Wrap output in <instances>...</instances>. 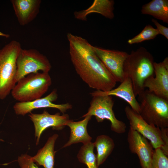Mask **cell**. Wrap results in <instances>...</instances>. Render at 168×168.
<instances>
[{
    "instance_id": "ac0fdd59",
    "label": "cell",
    "mask_w": 168,
    "mask_h": 168,
    "mask_svg": "<svg viewBox=\"0 0 168 168\" xmlns=\"http://www.w3.org/2000/svg\"><path fill=\"white\" fill-rule=\"evenodd\" d=\"M58 137L57 134L50 137L44 147L39 150L35 156L31 157V160L44 168H54L56 152L54 151V147Z\"/></svg>"
},
{
    "instance_id": "d4e9b609",
    "label": "cell",
    "mask_w": 168,
    "mask_h": 168,
    "mask_svg": "<svg viewBox=\"0 0 168 168\" xmlns=\"http://www.w3.org/2000/svg\"><path fill=\"white\" fill-rule=\"evenodd\" d=\"M161 131V138L163 145L160 148L167 156H168V128H160Z\"/></svg>"
},
{
    "instance_id": "d6986e66",
    "label": "cell",
    "mask_w": 168,
    "mask_h": 168,
    "mask_svg": "<svg viewBox=\"0 0 168 168\" xmlns=\"http://www.w3.org/2000/svg\"><path fill=\"white\" fill-rule=\"evenodd\" d=\"M141 12L168 23V0H152L143 5Z\"/></svg>"
},
{
    "instance_id": "44dd1931",
    "label": "cell",
    "mask_w": 168,
    "mask_h": 168,
    "mask_svg": "<svg viewBox=\"0 0 168 168\" xmlns=\"http://www.w3.org/2000/svg\"><path fill=\"white\" fill-rule=\"evenodd\" d=\"M94 147L93 143L91 142L83 144L77 155L79 161L86 164L88 168H99L94 152Z\"/></svg>"
},
{
    "instance_id": "e0dca14e",
    "label": "cell",
    "mask_w": 168,
    "mask_h": 168,
    "mask_svg": "<svg viewBox=\"0 0 168 168\" xmlns=\"http://www.w3.org/2000/svg\"><path fill=\"white\" fill-rule=\"evenodd\" d=\"M114 2L111 0H95L88 8L75 12V18L78 20L86 21L87 16L92 13H97L109 19L114 17L113 12Z\"/></svg>"
},
{
    "instance_id": "2e32d148",
    "label": "cell",
    "mask_w": 168,
    "mask_h": 168,
    "mask_svg": "<svg viewBox=\"0 0 168 168\" xmlns=\"http://www.w3.org/2000/svg\"><path fill=\"white\" fill-rule=\"evenodd\" d=\"M92 116H87L82 120L74 122L69 119L66 124L70 129L69 140L63 147H67L73 144L82 142L83 144L91 142L92 138L89 135L87 126Z\"/></svg>"
},
{
    "instance_id": "f1b7e54d",
    "label": "cell",
    "mask_w": 168,
    "mask_h": 168,
    "mask_svg": "<svg viewBox=\"0 0 168 168\" xmlns=\"http://www.w3.org/2000/svg\"><path fill=\"white\" fill-rule=\"evenodd\" d=\"M1 140H2L0 139V141H1Z\"/></svg>"
},
{
    "instance_id": "6da1fadb",
    "label": "cell",
    "mask_w": 168,
    "mask_h": 168,
    "mask_svg": "<svg viewBox=\"0 0 168 168\" xmlns=\"http://www.w3.org/2000/svg\"><path fill=\"white\" fill-rule=\"evenodd\" d=\"M71 62L77 74L90 87L103 91L113 89L116 82L86 39L67 35Z\"/></svg>"
},
{
    "instance_id": "7402d4cb",
    "label": "cell",
    "mask_w": 168,
    "mask_h": 168,
    "mask_svg": "<svg viewBox=\"0 0 168 168\" xmlns=\"http://www.w3.org/2000/svg\"><path fill=\"white\" fill-rule=\"evenodd\" d=\"M159 33L156 29L148 25L138 34L128 40V43L129 44L141 43L146 40L153 39Z\"/></svg>"
},
{
    "instance_id": "52a82bcc",
    "label": "cell",
    "mask_w": 168,
    "mask_h": 168,
    "mask_svg": "<svg viewBox=\"0 0 168 168\" xmlns=\"http://www.w3.org/2000/svg\"><path fill=\"white\" fill-rule=\"evenodd\" d=\"M16 83L27 75L39 71L49 72L51 68L47 57L35 49L20 50L16 60Z\"/></svg>"
},
{
    "instance_id": "9a60e30c",
    "label": "cell",
    "mask_w": 168,
    "mask_h": 168,
    "mask_svg": "<svg viewBox=\"0 0 168 168\" xmlns=\"http://www.w3.org/2000/svg\"><path fill=\"white\" fill-rule=\"evenodd\" d=\"M15 14L19 24L24 26L31 22L39 13L40 0H11Z\"/></svg>"
},
{
    "instance_id": "4fadbf2b",
    "label": "cell",
    "mask_w": 168,
    "mask_h": 168,
    "mask_svg": "<svg viewBox=\"0 0 168 168\" xmlns=\"http://www.w3.org/2000/svg\"><path fill=\"white\" fill-rule=\"evenodd\" d=\"M154 75L145 81L144 88L157 96L168 100V68L163 62L154 63Z\"/></svg>"
},
{
    "instance_id": "30bf717a",
    "label": "cell",
    "mask_w": 168,
    "mask_h": 168,
    "mask_svg": "<svg viewBox=\"0 0 168 168\" xmlns=\"http://www.w3.org/2000/svg\"><path fill=\"white\" fill-rule=\"evenodd\" d=\"M127 141L131 152L137 155L141 168H150L154 152L151 144L146 138L130 127Z\"/></svg>"
},
{
    "instance_id": "3957f363",
    "label": "cell",
    "mask_w": 168,
    "mask_h": 168,
    "mask_svg": "<svg viewBox=\"0 0 168 168\" xmlns=\"http://www.w3.org/2000/svg\"><path fill=\"white\" fill-rule=\"evenodd\" d=\"M22 49L19 42L12 40L0 49V99H5L16 83V60Z\"/></svg>"
},
{
    "instance_id": "83f0119b",
    "label": "cell",
    "mask_w": 168,
    "mask_h": 168,
    "mask_svg": "<svg viewBox=\"0 0 168 168\" xmlns=\"http://www.w3.org/2000/svg\"><path fill=\"white\" fill-rule=\"evenodd\" d=\"M21 168H26L24 167H21Z\"/></svg>"
},
{
    "instance_id": "cb8c5ba5",
    "label": "cell",
    "mask_w": 168,
    "mask_h": 168,
    "mask_svg": "<svg viewBox=\"0 0 168 168\" xmlns=\"http://www.w3.org/2000/svg\"><path fill=\"white\" fill-rule=\"evenodd\" d=\"M18 161L21 167L26 168H39L31 160V156L27 155H22L18 157Z\"/></svg>"
},
{
    "instance_id": "277c9868",
    "label": "cell",
    "mask_w": 168,
    "mask_h": 168,
    "mask_svg": "<svg viewBox=\"0 0 168 168\" xmlns=\"http://www.w3.org/2000/svg\"><path fill=\"white\" fill-rule=\"evenodd\" d=\"M51 84L49 72L32 73L19 80L11 93L19 102L30 101L41 98Z\"/></svg>"
},
{
    "instance_id": "4316f807",
    "label": "cell",
    "mask_w": 168,
    "mask_h": 168,
    "mask_svg": "<svg viewBox=\"0 0 168 168\" xmlns=\"http://www.w3.org/2000/svg\"><path fill=\"white\" fill-rule=\"evenodd\" d=\"M0 36H2L6 38H8L10 37V35L9 34H5L0 31Z\"/></svg>"
},
{
    "instance_id": "5bb4252c",
    "label": "cell",
    "mask_w": 168,
    "mask_h": 168,
    "mask_svg": "<svg viewBox=\"0 0 168 168\" xmlns=\"http://www.w3.org/2000/svg\"><path fill=\"white\" fill-rule=\"evenodd\" d=\"M91 96H113L123 99L130 105L134 111L139 114L140 106L135 95L130 79L125 77L123 81L117 88L107 91L96 90L90 93Z\"/></svg>"
},
{
    "instance_id": "ffe728a7",
    "label": "cell",
    "mask_w": 168,
    "mask_h": 168,
    "mask_svg": "<svg viewBox=\"0 0 168 168\" xmlns=\"http://www.w3.org/2000/svg\"><path fill=\"white\" fill-rule=\"evenodd\" d=\"M93 144L97 151L96 162L99 167L112 153L114 148L115 144L113 139L109 136L102 135L97 137Z\"/></svg>"
},
{
    "instance_id": "8fae6325",
    "label": "cell",
    "mask_w": 168,
    "mask_h": 168,
    "mask_svg": "<svg viewBox=\"0 0 168 168\" xmlns=\"http://www.w3.org/2000/svg\"><path fill=\"white\" fill-rule=\"evenodd\" d=\"M58 97L57 90H53L46 96L34 100L26 102L16 103L13 109L17 115H24L30 113L33 110L44 108H52L59 110L63 114L66 111L72 108V105L69 103L56 104L53 102L56 101Z\"/></svg>"
},
{
    "instance_id": "8992f818",
    "label": "cell",
    "mask_w": 168,
    "mask_h": 168,
    "mask_svg": "<svg viewBox=\"0 0 168 168\" xmlns=\"http://www.w3.org/2000/svg\"><path fill=\"white\" fill-rule=\"evenodd\" d=\"M114 101L110 96H92L87 112L82 117L87 116H94L98 122L107 119L111 123V130L114 132L121 134L126 131V126L122 121L116 117L113 108Z\"/></svg>"
},
{
    "instance_id": "603a6c76",
    "label": "cell",
    "mask_w": 168,
    "mask_h": 168,
    "mask_svg": "<svg viewBox=\"0 0 168 168\" xmlns=\"http://www.w3.org/2000/svg\"><path fill=\"white\" fill-rule=\"evenodd\" d=\"M150 168H168V158L160 148L154 149Z\"/></svg>"
},
{
    "instance_id": "484cf974",
    "label": "cell",
    "mask_w": 168,
    "mask_h": 168,
    "mask_svg": "<svg viewBox=\"0 0 168 168\" xmlns=\"http://www.w3.org/2000/svg\"><path fill=\"white\" fill-rule=\"evenodd\" d=\"M152 21L156 26L159 34L162 35L168 39V28L160 24L155 19H152Z\"/></svg>"
},
{
    "instance_id": "9c48e42d",
    "label": "cell",
    "mask_w": 168,
    "mask_h": 168,
    "mask_svg": "<svg viewBox=\"0 0 168 168\" xmlns=\"http://www.w3.org/2000/svg\"><path fill=\"white\" fill-rule=\"evenodd\" d=\"M97 56L114 78L121 83L125 78L123 68L129 54L117 50H110L93 46Z\"/></svg>"
},
{
    "instance_id": "ba28073f",
    "label": "cell",
    "mask_w": 168,
    "mask_h": 168,
    "mask_svg": "<svg viewBox=\"0 0 168 168\" xmlns=\"http://www.w3.org/2000/svg\"><path fill=\"white\" fill-rule=\"evenodd\" d=\"M124 112L128 120L130 127L149 140L155 149L161 148L163 145V142L160 128L148 124L139 114L128 106L125 107Z\"/></svg>"
},
{
    "instance_id": "7a4b0ae2",
    "label": "cell",
    "mask_w": 168,
    "mask_h": 168,
    "mask_svg": "<svg viewBox=\"0 0 168 168\" xmlns=\"http://www.w3.org/2000/svg\"><path fill=\"white\" fill-rule=\"evenodd\" d=\"M154 62L152 55L142 47L132 51L126 59L123 68L124 76L130 79L136 97L145 89V81L154 75Z\"/></svg>"
},
{
    "instance_id": "5b68a950",
    "label": "cell",
    "mask_w": 168,
    "mask_h": 168,
    "mask_svg": "<svg viewBox=\"0 0 168 168\" xmlns=\"http://www.w3.org/2000/svg\"><path fill=\"white\" fill-rule=\"evenodd\" d=\"M139 114L148 124L160 128L168 127V100L147 89L138 95Z\"/></svg>"
},
{
    "instance_id": "7c38bea8",
    "label": "cell",
    "mask_w": 168,
    "mask_h": 168,
    "mask_svg": "<svg viewBox=\"0 0 168 168\" xmlns=\"http://www.w3.org/2000/svg\"><path fill=\"white\" fill-rule=\"evenodd\" d=\"M33 122L35 128V135L37 138L36 144L39 143L40 136L46 128L52 127L55 129H62L66 126L67 122L69 119L67 114L60 115L59 113L54 114H49L44 110L41 114H33L30 112L29 115Z\"/></svg>"
}]
</instances>
